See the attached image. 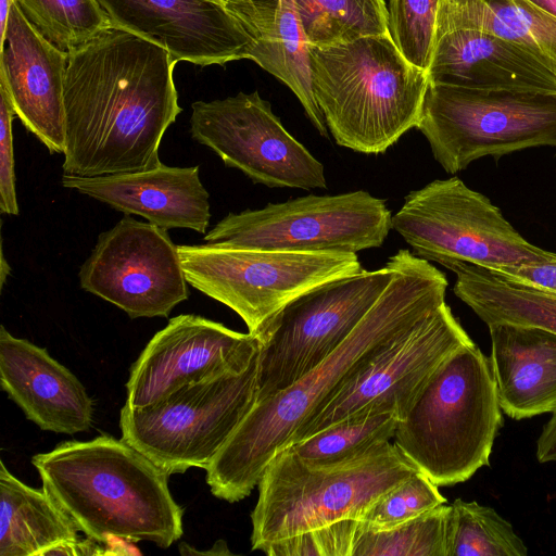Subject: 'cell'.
Here are the masks:
<instances>
[{"mask_svg": "<svg viewBox=\"0 0 556 556\" xmlns=\"http://www.w3.org/2000/svg\"><path fill=\"white\" fill-rule=\"evenodd\" d=\"M544 13L556 18V0H528Z\"/></svg>", "mask_w": 556, "mask_h": 556, "instance_id": "74e56055", "label": "cell"}, {"mask_svg": "<svg viewBox=\"0 0 556 556\" xmlns=\"http://www.w3.org/2000/svg\"><path fill=\"white\" fill-rule=\"evenodd\" d=\"M67 53L63 174L157 167L162 138L182 110L170 53L114 26Z\"/></svg>", "mask_w": 556, "mask_h": 556, "instance_id": "6da1fadb", "label": "cell"}, {"mask_svg": "<svg viewBox=\"0 0 556 556\" xmlns=\"http://www.w3.org/2000/svg\"><path fill=\"white\" fill-rule=\"evenodd\" d=\"M440 0H389V33L400 52L428 72Z\"/></svg>", "mask_w": 556, "mask_h": 556, "instance_id": "d6a6232c", "label": "cell"}, {"mask_svg": "<svg viewBox=\"0 0 556 556\" xmlns=\"http://www.w3.org/2000/svg\"><path fill=\"white\" fill-rule=\"evenodd\" d=\"M417 471L393 442L332 465L285 447L257 483L251 548L268 556H352L365 511Z\"/></svg>", "mask_w": 556, "mask_h": 556, "instance_id": "3957f363", "label": "cell"}, {"mask_svg": "<svg viewBox=\"0 0 556 556\" xmlns=\"http://www.w3.org/2000/svg\"><path fill=\"white\" fill-rule=\"evenodd\" d=\"M0 273H1V287H2L4 285V282H5L7 276L10 275V266L7 263L4 254H3L2 251H1V269H0Z\"/></svg>", "mask_w": 556, "mask_h": 556, "instance_id": "f35d334b", "label": "cell"}, {"mask_svg": "<svg viewBox=\"0 0 556 556\" xmlns=\"http://www.w3.org/2000/svg\"><path fill=\"white\" fill-rule=\"evenodd\" d=\"M42 485L87 538L169 547L184 533V508L168 475L123 439L64 441L31 457Z\"/></svg>", "mask_w": 556, "mask_h": 556, "instance_id": "277c9868", "label": "cell"}, {"mask_svg": "<svg viewBox=\"0 0 556 556\" xmlns=\"http://www.w3.org/2000/svg\"><path fill=\"white\" fill-rule=\"evenodd\" d=\"M445 503L439 486L417 471L369 506L361 520V529L389 530Z\"/></svg>", "mask_w": 556, "mask_h": 556, "instance_id": "1f68e13d", "label": "cell"}, {"mask_svg": "<svg viewBox=\"0 0 556 556\" xmlns=\"http://www.w3.org/2000/svg\"><path fill=\"white\" fill-rule=\"evenodd\" d=\"M391 227L427 261H464L491 269L545 258L485 195L458 177L435 179L410 191Z\"/></svg>", "mask_w": 556, "mask_h": 556, "instance_id": "8fae6325", "label": "cell"}, {"mask_svg": "<svg viewBox=\"0 0 556 556\" xmlns=\"http://www.w3.org/2000/svg\"><path fill=\"white\" fill-rule=\"evenodd\" d=\"M112 26L166 49L177 62L224 65L248 59L253 39L211 0H97Z\"/></svg>", "mask_w": 556, "mask_h": 556, "instance_id": "e0dca14e", "label": "cell"}, {"mask_svg": "<svg viewBox=\"0 0 556 556\" xmlns=\"http://www.w3.org/2000/svg\"><path fill=\"white\" fill-rule=\"evenodd\" d=\"M453 28L478 29L508 40L556 73V18L528 0H440L437 30Z\"/></svg>", "mask_w": 556, "mask_h": 556, "instance_id": "484cf974", "label": "cell"}, {"mask_svg": "<svg viewBox=\"0 0 556 556\" xmlns=\"http://www.w3.org/2000/svg\"><path fill=\"white\" fill-rule=\"evenodd\" d=\"M399 421L393 413H358L287 447L312 464H339L392 442Z\"/></svg>", "mask_w": 556, "mask_h": 556, "instance_id": "83f0119b", "label": "cell"}, {"mask_svg": "<svg viewBox=\"0 0 556 556\" xmlns=\"http://www.w3.org/2000/svg\"><path fill=\"white\" fill-rule=\"evenodd\" d=\"M493 270L511 280L556 295V253L549 252L543 260L506 265Z\"/></svg>", "mask_w": 556, "mask_h": 556, "instance_id": "e575fe53", "label": "cell"}, {"mask_svg": "<svg viewBox=\"0 0 556 556\" xmlns=\"http://www.w3.org/2000/svg\"><path fill=\"white\" fill-rule=\"evenodd\" d=\"M258 353L247 370L186 386L151 405L119 413L122 439L168 476L205 469L257 396Z\"/></svg>", "mask_w": 556, "mask_h": 556, "instance_id": "9c48e42d", "label": "cell"}, {"mask_svg": "<svg viewBox=\"0 0 556 556\" xmlns=\"http://www.w3.org/2000/svg\"><path fill=\"white\" fill-rule=\"evenodd\" d=\"M388 262L394 275L352 333L296 382L256 401L205 468L215 497L235 503L249 496L273 456L306 419L445 302L448 281L429 261L404 249Z\"/></svg>", "mask_w": 556, "mask_h": 556, "instance_id": "7a4b0ae2", "label": "cell"}, {"mask_svg": "<svg viewBox=\"0 0 556 556\" xmlns=\"http://www.w3.org/2000/svg\"><path fill=\"white\" fill-rule=\"evenodd\" d=\"M417 129L448 174L484 156L556 149V94L429 83Z\"/></svg>", "mask_w": 556, "mask_h": 556, "instance_id": "52a82bcc", "label": "cell"}, {"mask_svg": "<svg viewBox=\"0 0 556 556\" xmlns=\"http://www.w3.org/2000/svg\"><path fill=\"white\" fill-rule=\"evenodd\" d=\"M502 412L489 357L472 342L444 361L392 442L438 486L454 485L489 465Z\"/></svg>", "mask_w": 556, "mask_h": 556, "instance_id": "8992f818", "label": "cell"}, {"mask_svg": "<svg viewBox=\"0 0 556 556\" xmlns=\"http://www.w3.org/2000/svg\"><path fill=\"white\" fill-rule=\"evenodd\" d=\"M489 357L502 410L521 420L556 409V332L508 323L488 325Z\"/></svg>", "mask_w": 556, "mask_h": 556, "instance_id": "7402d4cb", "label": "cell"}, {"mask_svg": "<svg viewBox=\"0 0 556 556\" xmlns=\"http://www.w3.org/2000/svg\"><path fill=\"white\" fill-rule=\"evenodd\" d=\"M472 342L444 302L410 333L377 355L306 419L287 446L358 413H393L403 420L444 361Z\"/></svg>", "mask_w": 556, "mask_h": 556, "instance_id": "5bb4252c", "label": "cell"}, {"mask_svg": "<svg viewBox=\"0 0 556 556\" xmlns=\"http://www.w3.org/2000/svg\"><path fill=\"white\" fill-rule=\"evenodd\" d=\"M394 275L377 270L316 287L288 303L258 332L257 396L287 389L329 356L352 333Z\"/></svg>", "mask_w": 556, "mask_h": 556, "instance_id": "30bf717a", "label": "cell"}, {"mask_svg": "<svg viewBox=\"0 0 556 556\" xmlns=\"http://www.w3.org/2000/svg\"><path fill=\"white\" fill-rule=\"evenodd\" d=\"M513 526L492 507L455 500L450 505L447 556H527Z\"/></svg>", "mask_w": 556, "mask_h": 556, "instance_id": "f1b7e54d", "label": "cell"}, {"mask_svg": "<svg viewBox=\"0 0 556 556\" xmlns=\"http://www.w3.org/2000/svg\"><path fill=\"white\" fill-rule=\"evenodd\" d=\"M15 112L5 90L0 86V210L18 215L14 173L12 121Z\"/></svg>", "mask_w": 556, "mask_h": 556, "instance_id": "836d02e7", "label": "cell"}, {"mask_svg": "<svg viewBox=\"0 0 556 556\" xmlns=\"http://www.w3.org/2000/svg\"><path fill=\"white\" fill-rule=\"evenodd\" d=\"M26 18L65 52L112 26L97 0H15Z\"/></svg>", "mask_w": 556, "mask_h": 556, "instance_id": "4dcf8cb0", "label": "cell"}, {"mask_svg": "<svg viewBox=\"0 0 556 556\" xmlns=\"http://www.w3.org/2000/svg\"><path fill=\"white\" fill-rule=\"evenodd\" d=\"M79 531L43 485L25 484L0 462V556H46Z\"/></svg>", "mask_w": 556, "mask_h": 556, "instance_id": "cb8c5ba5", "label": "cell"}, {"mask_svg": "<svg viewBox=\"0 0 556 556\" xmlns=\"http://www.w3.org/2000/svg\"><path fill=\"white\" fill-rule=\"evenodd\" d=\"M391 220L386 200L364 190L308 194L229 213L204 240L262 250L357 253L381 247Z\"/></svg>", "mask_w": 556, "mask_h": 556, "instance_id": "7c38bea8", "label": "cell"}, {"mask_svg": "<svg viewBox=\"0 0 556 556\" xmlns=\"http://www.w3.org/2000/svg\"><path fill=\"white\" fill-rule=\"evenodd\" d=\"M441 265L456 274L455 295L486 325L508 323L556 332V295L475 263L452 260Z\"/></svg>", "mask_w": 556, "mask_h": 556, "instance_id": "d4e9b609", "label": "cell"}, {"mask_svg": "<svg viewBox=\"0 0 556 556\" xmlns=\"http://www.w3.org/2000/svg\"><path fill=\"white\" fill-rule=\"evenodd\" d=\"M0 386L41 430L75 434L93 421V402L80 380L46 349L0 328Z\"/></svg>", "mask_w": 556, "mask_h": 556, "instance_id": "d6986e66", "label": "cell"}, {"mask_svg": "<svg viewBox=\"0 0 556 556\" xmlns=\"http://www.w3.org/2000/svg\"><path fill=\"white\" fill-rule=\"evenodd\" d=\"M448 516L445 503L389 530L361 529L352 556H447Z\"/></svg>", "mask_w": 556, "mask_h": 556, "instance_id": "f546056e", "label": "cell"}, {"mask_svg": "<svg viewBox=\"0 0 556 556\" xmlns=\"http://www.w3.org/2000/svg\"><path fill=\"white\" fill-rule=\"evenodd\" d=\"M315 101L340 147L379 154L417 128L429 85L390 34L309 46Z\"/></svg>", "mask_w": 556, "mask_h": 556, "instance_id": "5b68a950", "label": "cell"}, {"mask_svg": "<svg viewBox=\"0 0 556 556\" xmlns=\"http://www.w3.org/2000/svg\"><path fill=\"white\" fill-rule=\"evenodd\" d=\"M293 4L309 46L390 34L384 0H293Z\"/></svg>", "mask_w": 556, "mask_h": 556, "instance_id": "4316f807", "label": "cell"}, {"mask_svg": "<svg viewBox=\"0 0 556 556\" xmlns=\"http://www.w3.org/2000/svg\"><path fill=\"white\" fill-rule=\"evenodd\" d=\"M536 459L539 463L556 460V409L544 425L536 441Z\"/></svg>", "mask_w": 556, "mask_h": 556, "instance_id": "d590c367", "label": "cell"}, {"mask_svg": "<svg viewBox=\"0 0 556 556\" xmlns=\"http://www.w3.org/2000/svg\"><path fill=\"white\" fill-rule=\"evenodd\" d=\"M429 83L556 94V73L521 47L472 28L437 30Z\"/></svg>", "mask_w": 556, "mask_h": 556, "instance_id": "44dd1931", "label": "cell"}, {"mask_svg": "<svg viewBox=\"0 0 556 556\" xmlns=\"http://www.w3.org/2000/svg\"><path fill=\"white\" fill-rule=\"evenodd\" d=\"M13 3H15V0H0V41L4 37L9 13Z\"/></svg>", "mask_w": 556, "mask_h": 556, "instance_id": "8d00e7d4", "label": "cell"}, {"mask_svg": "<svg viewBox=\"0 0 556 556\" xmlns=\"http://www.w3.org/2000/svg\"><path fill=\"white\" fill-rule=\"evenodd\" d=\"M78 278L84 290L132 319L167 317L189 296L178 245L167 229L128 215L100 233Z\"/></svg>", "mask_w": 556, "mask_h": 556, "instance_id": "9a60e30c", "label": "cell"}, {"mask_svg": "<svg viewBox=\"0 0 556 556\" xmlns=\"http://www.w3.org/2000/svg\"><path fill=\"white\" fill-rule=\"evenodd\" d=\"M225 8L253 39L248 60L286 84L320 136L328 138L313 92L309 45L293 0H229Z\"/></svg>", "mask_w": 556, "mask_h": 556, "instance_id": "603a6c76", "label": "cell"}, {"mask_svg": "<svg viewBox=\"0 0 556 556\" xmlns=\"http://www.w3.org/2000/svg\"><path fill=\"white\" fill-rule=\"evenodd\" d=\"M258 338L194 314L170 318L132 364L125 406L139 408L186 387L247 370Z\"/></svg>", "mask_w": 556, "mask_h": 556, "instance_id": "2e32d148", "label": "cell"}, {"mask_svg": "<svg viewBox=\"0 0 556 556\" xmlns=\"http://www.w3.org/2000/svg\"><path fill=\"white\" fill-rule=\"evenodd\" d=\"M199 168L161 163L152 169L94 177L63 174L61 184L161 228H188L205 235L211 219L210 194Z\"/></svg>", "mask_w": 556, "mask_h": 556, "instance_id": "ffe728a7", "label": "cell"}, {"mask_svg": "<svg viewBox=\"0 0 556 556\" xmlns=\"http://www.w3.org/2000/svg\"><path fill=\"white\" fill-rule=\"evenodd\" d=\"M190 134L255 184L327 188L324 165L285 128L257 91L193 102Z\"/></svg>", "mask_w": 556, "mask_h": 556, "instance_id": "4fadbf2b", "label": "cell"}, {"mask_svg": "<svg viewBox=\"0 0 556 556\" xmlns=\"http://www.w3.org/2000/svg\"><path fill=\"white\" fill-rule=\"evenodd\" d=\"M186 279L258 332L288 303L365 270L356 253L262 250L205 243L178 245Z\"/></svg>", "mask_w": 556, "mask_h": 556, "instance_id": "ba28073f", "label": "cell"}, {"mask_svg": "<svg viewBox=\"0 0 556 556\" xmlns=\"http://www.w3.org/2000/svg\"><path fill=\"white\" fill-rule=\"evenodd\" d=\"M0 47V86L15 115L50 153L64 154L63 90L68 53L42 36L16 3Z\"/></svg>", "mask_w": 556, "mask_h": 556, "instance_id": "ac0fdd59", "label": "cell"}, {"mask_svg": "<svg viewBox=\"0 0 556 556\" xmlns=\"http://www.w3.org/2000/svg\"><path fill=\"white\" fill-rule=\"evenodd\" d=\"M211 1L218 3L223 7H226V4L228 3L229 0H211Z\"/></svg>", "mask_w": 556, "mask_h": 556, "instance_id": "ab89813d", "label": "cell"}]
</instances>
